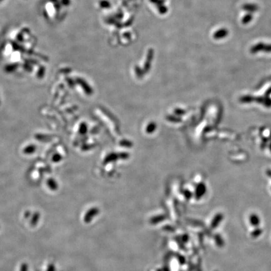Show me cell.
I'll return each instance as SVG.
<instances>
[{"instance_id":"6da1fadb","label":"cell","mask_w":271,"mask_h":271,"mask_svg":"<svg viewBox=\"0 0 271 271\" xmlns=\"http://www.w3.org/2000/svg\"><path fill=\"white\" fill-rule=\"evenodd\" d=\"M260 51H264L266 52H271V45H265L262 43H258L251 48L252 53H257Z\"/></svg>"},{"instance_id":"7a4b0ae2","label":"cell","mask_w":271,"mask_h":271,"mask_svg":"<svg viewBox=\"0 0 271 271\" xmlns=\"http://www.w3.org/2000/svg\"><path fill=\"white\" fill-rule=\"evenodd\" d=\"M228 34V32L226 29H220L217 32H216L214 34V37L216 39L223 38L225 37Z\"/></svg>"},{"instance_id":"3957f363","label":"cell","mask_w":271,"mask_h":271,"mask_svg":"<svg viewBox=\"0 0 271 271\" xmlns=\"http://www.w3.org/2000/svg\"><path fill=\"white\" fill-rule=\"evenodd\" d=\"M37 150V146L35 144L28 145L23 149V153L26 154H32Z\"/></svg>"},{"instance_id":"277c9868","label":"cell","mask_w":271,"mask_h":271,"mask_svg":"<svg viewBox=\"0 0 271 271\" xmlns=\"http://www.w3.org/2000/svg\"><path fill=\"white\" fill-rule=\"evenodd\" d=\"M47 183L48 187L52 190H55L57 189V188H58V185H57V182L53 178H49L47 180Z\"/></svg>"},{"instance_id":"5b68a950","label":"cell","mask_w":271,"mask_h":271,"mask_svg":"<svg viewBox=\"0 0 271 271\" xmlns=\"http://www.w3.org/2000/svg\"><path fill=\"white\" fill-rule=\"evenodd\" d=\"M243 9L249 12H255L257 10V6L255 5H245L243 7Z\"/></svg>"},{"instance_id":"8992f818","label":"cell","mask_w":271,"mask_h":271,"mask_svg":"<svg viewBox=\"0 0 271 271\" xmlns=\"http://www.w3.org/2000/svg\"><path fill=\"white\" fill-rule=\"evenodd\" d=\"M62 159V156L61 155H60L59 154H55L53 157H52V161L54 163H57L59 162Z\"/></svg>"},{"instance_id":"52a82bcc","label":"cell","mask_w":271,"mask_h":271,"mask_svg":"<svg viewBox=\"0 0 271 271\" xmlns=\"http://www.w3.org/2000/svg\"><path fill=\"white\" fill-rule=\"evenodd\" d=\"M251 20H252V15H247L243 18L242 21L243 23H248L249 22H250Z\"/></svg>"},{"instance_id":"ba28073f","label":"cell","mask_w":271,"mask_h":271,"mask_svg":"<svg viewBox=\"0 0 271 271\" xmlns=\"http://www.w3.org/2000/svg\"><path fill=\"white\" fill-rule=\"evenodd\" d=\"M0 104H1V100H0Z\"/></svg>"}]
</instances>
